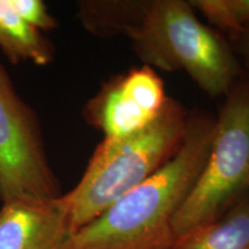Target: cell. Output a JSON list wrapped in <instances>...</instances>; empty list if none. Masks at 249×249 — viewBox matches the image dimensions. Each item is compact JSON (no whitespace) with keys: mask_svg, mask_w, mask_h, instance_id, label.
Wrapping results in <instances>:
<instances>
[{"mask_svg":"<svg viewBox=\"0 0 249 249\" xmlns=\"http://www.w3.org/2000/svg\"><path fill=\"white\" fill-rule=\"evenodd\" d=\"M71 234L62 195L1 203L0 249H67Z\"/></svg>","mask_w":249,"mask_h":249,"instance_id":"obj_7","label":"cell"},{"mask_svg":"<svg viewBox=\"0 0 249 249\" xmlns=\"http://www.w3.org/2000/svg\"><path fill=\"white\" fill-rule=\"evenodd\" d=\"M150 0H83L77 18L85 29L102 38H129L147 12Z\"/></svg>","mask_w":249,"mask_h":249,"instance_id":"obj_8","label":"cell"},{"mask_svg":"<svg viewBox=\"0 0 249 249\" xmlns=\"http://www.w3.org/2000/svg\"><path fill=\"white\" fill-rule=\"evenodd\" d=\"M60 183L50 165L39 120L0 64V202L57 198Z\"/></svg>","mask_w":249,"mask_h":249,"instance_id":"obj_5","label":"cell"},{"mask_svg":"<svg viewBox=\"0 0 249 249\" xmlns=\"http://www.w3.org/2000/svg\"><path fill=\"white\" fill-rule=\"evenodd\" d=\"M8 2L18 17L40 31L58 27V21L50 14L46 5L40 0H8Z\"/></svg>","mask_w":249,"mask_h":249,"instance_id":"obj_12","label":"cell"},{"mask_svg":"<svg viewBox=\"0 0 249 249\" xmlns=\"http://www.w3.org/2000/svg\"><path fill=\"white\" fill-rule=\"evenodd\" d=\"M214 117L189 113L185 138L166 164L71 234L67 249H174L173 219L209 155Z\"/></svg>","mask_w":249,"mask_h":249,"instance_id":"obj_1","label":"cell"},{"mask_svg":"<svg viewBox=\"0 0 249 249\" xmlns=\"http://www.w3.org/2000/svg\"><path fill=\"white\" fill-rule=\"evenodd\" d=\"M249 194V81L239 79L214 118L209 155L173 219L176 245Z\"/></svg>","mask_w":249,"mask_h":249,"instance_id":"obj_4","label":"cell"},{"mask_svg":"<svg viewBox=\"0 0 249 249\" xmlns=\"http://www.w3.org/2000/svg\"><path fill=\"white\" fill-rule=\"evenodd\" d=\"M233 39H234L235 44L233 48H234L238 58H240L241 61L244 62L248 74L247 79L249 81V23L246 24L239 33H236L233 36Z\"/></svg>","mask_w":249,"mask_h":249,"instance_id":"obj_13","label":"cell"},{"mask_svg":"<svg viewBox=\"0 0 249 249\" xmlns=\"http://www.w3.org/2000/svg\"><path fill=\"white\" fill-rule=\"evenodd\" d=\"M129 39L143 65L183 71L211 97L225 96L240 76L233 45L202 22L189 1L150 0Z\"/></svg>","mask_w":249,"mask_h":249,"instance_id":"obj_3","label":"cell"},{"mask_svg":"<svg viewBox=\"0 0 249 249\" xmlns=\"http://www.w3.org/2000/svg\"><path fill=\"white\" fill-rule=\"evenodd\" d=\"M0 49L13 64L30 61L45 66L53 61L55 54L52 43L18 17L8 0H0Z\"/></svg>","mask_w":249,"mask_h":249,"instance_id":"obj_9","label":"cell"},{"mask_svg":"<svg viewBox=\"0 0 249 249\" xmlns=\"http://www.w3.org/2000/svg\"><path fill=\"white\" fill-rule=\"evenodd\" d=\"M213 26L234 36L249 23V0H191Z\"/></svg>","mask_w":249,"mask_h":249,"instance_id":"obj_11","label":"cell"},{"mask_svg":"<svg viewBox=\"0 0 249 249\" xmlns=\"http://www.w3.org/2000/svg\"><path fill=\"white\" fill-rule=\"evenodd\" d=\"M174 249H249V194L216 220L185 236Z\"/></svg>","mask_w":249,"mask_h":249,"instance_id":"obj_10","label":"cell"},{"mask_svg":"<svg viewBox=\"0 0 249 249\" xmlns=\"http://www.w3.org/2000/svg\"><path fill=\"white\" fill-rule=\"evenodd\" d=\"M167 101L157 71L142 65L107 80L87 102L82 117L104 139H121L154 123Z\"/></svg>","mask_w":249,"mask_h":249,"instance_id":"obj_6","label":"cell"},{"mask_svg":"<svg viewBox=\"0 0 249 249\" xmlns=\"http://www.w3.org/2000/svg\"><path fill=\"white\" fill-rule=\"evenodd\" d=\"M188 111L169 97L154 123L121 139H103L79 183L62 194L73 233L160 170L179 150Z\"/></svg>","mask_w":249,"mask_h":249,"instance_id":"obj_2","label":"cell"}]
</instances>
